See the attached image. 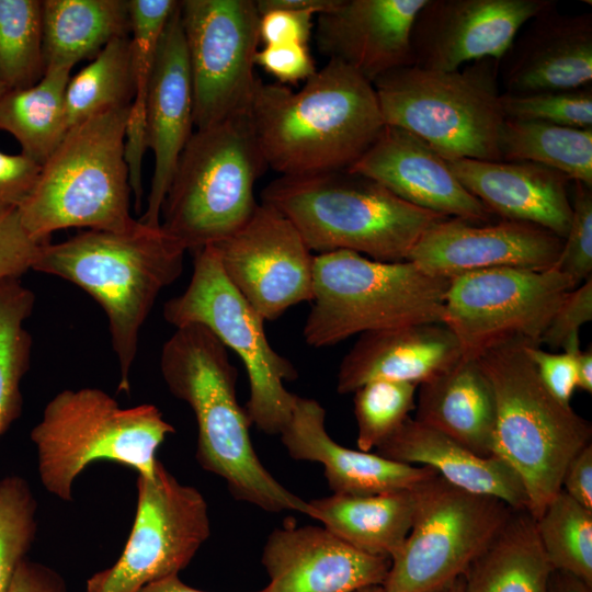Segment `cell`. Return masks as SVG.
<instances>
[{
	"mask_svg": "<svg viewBox=\"0 0 592 592\" xmlns=\"http://www.w3.org/2000/svg\"><path fill=\"white\" fill-rule=\"evenodd\" d=\"M148 148L146 104L133 101L125 126L123 157L137 210L141 207L144 194L143 159Z\"/></svg>",
	"mask_w": 592,
	"mask_h": 592,
	"instance_id": "cell-47",
	"label": "cell"
},
{
	"mask_svg": "<svg viewBox=\"0 0 592 592\" xmlns=\"http://www.w3.org/2000/svg\"><path fill=\"white\" fill-rule=\"evenodd\" d=\"M261 198L294 225L311 252L346 250L384 262L407 261L423 234L447 218L349 169L281 175Z\"/></svg>",
	"mask_w": 592,
	"mask_h": 592,
	"instance_id": "cell-4",
	"label": "cell"
},
{
	"mask_svg": "<svg viewBox=\"0 0 592 592\" xmlns=\"http://www.w3.org/2000/svg\"><path fill=\"white\" fill-rule=\"evenodd\" d=\"M357 592H385V591L382 585H375V587L362 589Z\"/></svg>",
	"mask_w": 592,
	"mask_h": 592,
	"instance_id": "cell-57",
	"label": "cell"
},
{
	"mask_svg": "<svg viewBox=\"0 0 592 592\" xmlns=\"http://www.w3.org/2000/svg\"><path fill=\"white\" fill-rule=\"evenodd\" d=\"M526 24L500 60L504 93L592 86V13L563 14L554 4Z\"/></svg>",
	"mask_w": 592,
	"mask_h": 592,
	"instance_id": "cell-23",
	"label": "cell"
},
{
	"mask_svg": "<svg viewBox=\"0 0 592 592\" xmlns=\"http://www.w3.org/2000/svg\"><path fill=\"white\" fill-rule=\"evenodd\" d=\"M554 572L534 517L513 510L464 574L466 592H548Z\"/></svg>",
	"mask_w": 592,
	"mask_h": 592,
	"instance_id": "cell-30",
	"label": "cell"
},
{
	"mask_svg": "<svg viewBox=\"0 0 592 592\" xmlns=\"http://www.w3.org/2000/svg\"><path fill=\"white\" fill-rule=\"evenodd\" d=\"M501 104L505 118L592 127V86L527 94L502 92Z\"/></svg>",
	"mask_w": 592,
	"mask_h": 592,
	"instance_id": "cell-40",
	"label": "cell"
},
{
	"mask_svg": "<svg viewBox=\"0 0 592 592\" xmlns=\"http://www.w3.org/2000/svg\"><path fill=\"white\" fill-rule=\"evenodd\" d=\"M458 181L502 219L528 223L565 239L572 205L570 180L559 171L528 161L446 160Z\"/></svg>",
	"mask_w": 592,
	"mask_h": 592,
	"instance_id": "cell-25",
	"label": "cell"
},
{
	"mask_svg": "<svg viewBox=\"0 0 592 592\" xmlns=\"http://www.w3.org/2000/svg\"><path fill=\"white\" fill-rule=\"evenodd\" d=\"M194 253L193 273L185 291L163 306V318L175 328L198 323L207 328L246 367L249 379L247 413L266 434H281L288 423L297 395L284 383L297 378L294 365L270 344L264 319L225 275L217 250Z\"/></svg>",
	"mask_w": 592,
	"mask_h": 592,
	"instance_id": "cell-11",
	"label": "cell"
},
{
	"mask_svg": "<svg viewBox=\"0 0 592 592\" xmlns=\"http://www.w3.org/2000/svg\"><path fill=\"white\" fill-rule=\"evenodd\" d=\"M71 69L48 67L36 84L9 90L0 98V130L13 135L21 153L41 166L68 132L65 94Z\"/></svg>",
	"mask_w": 592,
	"mask_h": 592,
	"instance_id": "cell-32",
	"label": "cell"
},
{
	"mask_svg": "<svg viewBox=\"0 0 592 592\" xmlns=\"http://www.w3.org/2000/svg\"><path fill=\"white\" fill-rule=\"evenodd\" d=\"M572 214L556 269L577 287L592 277V187L574 182Z\"/></svg>",
	"mask_w": 592,
	"mask_h": 592,
	"instance_id": "cell-42",
	"label": "cell"
},
{
	"mask_svg": "<svg viewBox=\"0 0 592 592\" xmlns=\"http://www.w3.org/2000/svg\"><path fill=\"white\" fill-rule=\"evenodd\" d=\"M309 516L353 547L392 558L412 525L413 489L371 496L332 494L308 501Z\"/></svg>",
	"mask_w": 592,
	"mask_h": 592,
	"instance_id": "cell-29",
	"label": "cell"
},
{
	"mask_svg": "<svg viewBox=\"0 0 592 592\" xmlns=\"http://www.w3.org/2000/svg\"><path fill=\"white\" fill-rule=\"evenodd\" d=\"M37 502L20 476L0 479V592H7L36 536Z\"/></svg>",
	"mask_w": 592,
	"mask_h": 592,
	"instance_id": "cell-39",
	"label": "cell"
},
{
	"mask_svg": "<svg viewBox=\"0 0 592 592\" xmlns=\"http://www.w3.org/2000/svg\"><path fill=\"white\" fill-rule=\"evenodd\" d=\"M544 553L554 570L592 588V511L562 489L535 520Z\"/></svg>",
	"mask_w": 592,
	"mask_h": 592,
	"instance_id": "cell-36",
	"label": "cell"
},
{
	"mask_svg": "<svg viewBox=\"0 0 592 592\" xmlns=\"http://www.w3.org/2000/svg\"><path fill=\"white\" fill-rule=\"evenodd\" d=\"M288 455L297 460L320 463L334 494L371 496L413 489L437 473L351 449L337 443L326 429V410L315 399L297 396L292 417L281 432Z\"/></svg>",
	"mask_w": 592,
	"mask_h": 592,
	"instance_id": "cell-24",
	"label": "cell"
},
{
	"mask_svg": "<svg viewBox=\"0 0 592 592\" xmlns=\"http://www.w3.org/2000/svg\"><path fill=\"white\" fill-rule=\"evenodd\" d=\"M129 106L71 127L42 164L35 186L18 207L32 238L49 242L50 235L60 229L123 231L136 224L129 212L132 190L123 157Z\"/></svg>",
	"mask_w": 592,
	"mask_h": 592,
	"instance_id": "cell-6",
	"label": "cell"
},
{
	"mask_svg": "<svg viewBox=\"0 0 592 592\" xmlns=\"http://www.w3.org/2000/svg\"><path fill=\"white\" fill-rule=\"evenodd\" d=\"M350 171L403 201L446 217L488 223L493 214L458 181L446 160L415 135L385 125Z\"/></svg>",
	"mask_w": 592,
	"mask_h": 592,
	"instance_id": "cell-20",
	"label": "cell"
},
{
	"mask_svg": "<svg viewBox=\"0 0 592 592\" xmlns=\"http://www.w3.org/2000/svg\"><path fill=\"white\" fill-rule=\"evenodd\" d=\"M185 251L161 226L138 219L127 230H87L39 251L32 270L71 282L103 308L119 391L130 392L140 329L160 292L181 275Z\"/></svg>",
	"mask_w": 592,
	"mask_h": 592,
	"instance_id": "cell-3",
	"label": "cell"
},
{
	"mask_svg": "<svg viewBox=\"0 0 592 592\" xmlns=\"http://www.w3.org/2000/svg\"><path fill=\"white\" fill-rule=\"evenodd\" d=\"M42 166L31 158L0 151V209L18 208L36 184Z\"/></svg>",
	"mask_w": 592,
	"mask_h": 592,
	"instance_id": "cell-48",
	"label": "cell"
},
{
	"mask_svg": "<svg viewBox=\"0 0 592 592\" xmlns=\"http://www.w3.org/2000/svg\"><path fill=\"white\" fill-rule=\"evenodd\" d=\"M133 527L117 560L92 574L84 592H139L179 576L210 535L208 505L158 462L152 477L137 475Z\"/></svg>",
	"mask_w": 592,
	"mask_h": 592,
	"instance_id": "cell-13",
	"label": "cell"
},
{
	"mask_svg": "<svg viewBox=\"0 0 592 592\" xmlns=\"http://www.w3.org/2000/svg\"><path fill=\"white\" fill-rule=\"evenodd\" d=\"M561 489L585 509L592 511V444L583 447L567 465Z\"/></svg>",
	"mask_w": 592,
	"mask_h": 592,
	"instance_id": "cell-51",
	"label": "cell"
},
{
	"mask_svg": "<svg viewBox=\"0 0 592 592\" xmlns=\"http://www.w3.org/2000/svg\"><path fill=\"white\" fill-rule=\"evenodd\" d=\"M255 65L282 84L306 81L317 71L308 45L299 43L263 46L255 54Z\"/></svg>",
	"mask_w": 592,
	"mask_h": 592,
	"instance_id": "cell-46",
	"label": "cell"
},
{
	"mask_svg": "<svg viewBox=\"0 0 592 592\" xmlns=\"http://www.w3.org/2000/svg\"><path fill=\"white\" fill-rule=\"evenodd\" d=\"M7 592H69L65 579L53 568L25 558Z\"/></svg>",
	"mask_w": 592,
	"mask_h": 592,
	"instance_id": "cell-50",
	"label": "cell"
},
{
	"mask_svg": "<svg viewBox=\"0 0 592 592\" xmlns=\"http://www.w3.org/2000/svg\"><path fill=\"white\" fill-rule=\"evenodd\" d=\"M46 68L93 59L113 39L129 35L126 0H44Z\"/></svg>",
	"mask_w": 592,
	"mask_h": 592,
	"instance_id": "cell-31",
	"label": "cell"
},
{
	"mask_svg": "<svg viewBox=\"0 0 592 592\" xmlns=\"http://www.w3.org/2000/svg\"><path fill=\"white\" fill-rule=\"evenodd\" d=\"M135 95L128 35L111 41L70 77L65 94L68 129L100 113L129 106Z\"/></svg>",
	"mask_w": 592,
	"mask_h": 592,
	"instance_id": "cell-34",
	"label": "cell"
},
{
	"mask_svg": "<svg viewBox=\"0 0 592 592\" xmlns=\"http://www.w3.org/2000/svg\"><path fill=\"white\" fill-rule=\"evenodd\" d=\"M266 168L248 114L196 129L166 194L161 228L186 251L227 239L257 208L254 186Z\"/></svg>",
	"mask_w": 592,
	"mask_h": 592,
	"instance_id": "cell-7",
	"label": "cell"
},
{
	"mask_svg": "<svg viewBox=\"0 0 592 592\" xmlns=\"http://www.w3.org/2000/svg\"><path fill=\"white\" fill-rule=\"evenodd\" d=\"M174 428L150 403L122 408L104 390L65 389L45 406L30 437L46 491L72 501L77 477L96 460H110L152 477L159 446Z\"/></svg>",
	"mask_w": 592,
	"mask_h": 592,
	"instance_id": "cell-9",
	"label": "cell"
},
{
	"mask_svg": "<svg viewBox=\"0 0 592 592\" xmlns=\"http://www.w3.org/2000/svg\"><path fill=\"white\" fill-rule=\"evenodd\" d=\"M448 281L409 260L384 262L346 250L317 254L304 340L325 348L369 331L443 323Z\"/></svg>",
	"mask_w": 592,
	"mask_h": 592,
	"instance_id": "cell-8",
	"label": "cell"
},
{
	"mask_svg": "<svg viewBox=\"0 0 592 592\" xmlns=\"http://www.w3.org/2000/svg\"><path fill=\"white\" fill-rule=\"evenodd\" d=\"M445 592H466L464 576L456 580Z\"/></svg>",
	"mask_w": 592,
	"mask_h": 592,
	"instance_id": "cell-56",
	"label": "cell"
},
{
	"mask_svg": "<svg viewBox=\"0 0 592 592\" xmlns=\"http://www.w3.org/2000/svg\"><path fill=\"white\" fill-rule=\"evenodd\" d=\"M160 371L170 392L194 412L195 457L204 470L223 478L236 500L267 512L309 516L308 502L282 486L259 459L249 432L252 423L237 398L238 371L228 349L207 328H175L162 346Z\"/></svg>",
	"mask_w": 592,
	"mask_h": 592,
	"instance_id": "cell-2",
	"label": "cell"
},
{
	"mask_svg": "<svg viewBox=\"0 0 592 592\" xmlns=\"http://www.w3.org/2000/svg\"><path fill=\"white\" fill-rule=\"evenodd\" d=\"M310 11L284 9L269 10L260 14V42L267 45L299 43L308 45L312 30L314 16Z\"/></svg>",
	"mask_w": 592,
	"mask_h": 592,
	"instance_id": "cell-49",
	"label": "cell"
},
{
	"mask_svg": "<svg viewBox=\"0 0 592 592\" xmlns=\"http://www.w3.org/2000/svg\"><path fill=\"white\" fill-rule=\"evenodd\" d=\"M577 388L592 392V349L579 350L576 354Z\"/></svg>",
	"mask_w": 592,
	"mask_h": 592,
	"instance_id": "cell-53",
	"label": "cell"
},
{
	"mask_svg": "<svg viewBox=\"0 0 592 592\" xmlns=\"http://www.w3.org/2000/svg\"><path fill=\"white\" fill-rule=\"evenodd\" d=\"M576 286L556 267H496L449 277L444 321L463 355L476 357L488 348L524 338L539 344L553 314Z\"/></svg>",
	"mask_w": 592,
	"mask_h": 592,
	"instance_id": "cell-15",
	"label": "cell"
},
{
	"mask_svg": "<svg viewBox=\"0 0 592 592\" xmlns=\"http://www.w3.org/2000/svg\"><path fill=\"white\" fill-rule=\"evenodd\" d=\"M129 43L136 82L134 101L146 104L147 90L158 47L167 23L178 7L175 0H127Z\"/></svg>",
	"mask_w": 592,
	"mask_h": 592,
	"instance_id": "cell-41",
	"label": "cell"
},
{
	"mask_svg": "<svg viewBox=\"0 0 592 592\" xmlns=\"http://www.w3.org/2000/svg\"><path fill=\"white\" fill-rule=\"evenodd\" d=\"M548 592H592V588L568 573L554 570Z\"/></svg>",
	"mask_w": 592,
	"mask_h": 592,
	"instance_id": "cell-54",
	"label": "cell"
},
{
	"mask_svg": "<svg viewBox=\"0 0 592 592\" xmlns=\"http://www.w3.org/2000/svg\"><path fill=\"white\" fill-rule=\"evenodd\" d=\"M426 0H341L317 15L319 50L350 66L372 83L413 66L411 33Z\"/></svg>",
	"mask_w": 592,
	"mask_h": 592,
	"instance_id": "cell-22",
	"label": "cell"
},
{
	"mask_svg": "<svg viewBox=\"0 0 592 592\" xmlns=\"http://www.w3.org/2000/svg\"><path fill=\"white\" fill-rule=\"evenodd\" d=\"M341 0H258L259 13L269 10L284 9L294 11H310L316 15L334 9Z\"/></svg>",
	"mask_w": 592,
	"mask_h": 592,
	"instance_id": "cell-52",
	"label": "cell"
},
{
	"mask_svg": "<svg viewBox=\"0 0 592 592\" xmlns=\"http://www.w3.org/2000/svg\"><path fill=\"white\" fill-rule=\"evenodd\" d=\"M48 242L32 238L23 228L18 208L0 209V281L21 276Z\"/></svg>",
	"mask_w": 592,
	"mask_h": 592,
	"instance_id": "cell-44",
	"label": "cell"
},
{
	"mask_svg": "<svg viewBox=\"0 0 592 592\" xmlns=\"http://www.w3.org/2000/svg\"><path fill=\"white\" fill-rule=\"evenodd\" d=\"M592 320V277L569 291L553 314L539 345L565 350L580 349V328Z\"/></svg>",
	"mask_w": 592,
	"mask_h": 592,
	"instance_id": "cell-43",
	"label": "cell"
},
{
	"mask_svg": "<svg viewBox=\"0 0 592 592\" xmlns=\"http://www.w3.org/2000/svg\"><path fill=\"white\" fill-rule=\"evenodd\" d=\"M45 71L42 1L0 0V80L9 90L26 89Z\"/></svg>",
	"mask_w": 592,
	"mask_h": 592,
	"instance_id": "cell-37",
	"label": "cell"
},
{
	"mask_svg": "<svg viewBox=\"0 0 592 592\" xmlns=\"http://www.w3.org/2000/svg\"><path fill=\"white\" fill-rule=\"evenodd\" d=\"M193 111L192 78L178 3L162 34L147 90L146 117L153 172L147 207L138 219L145 225L160 226L166 194L181 152L193 134Z\"/></svg>",
	"mask_w": 592,
	"mask_h": 592,
	"instance_id": "cell-21",
	"label": "cell"
},
{
	"mask_svg": "<svg viewBox=\"0 0 592 592\" xmlns=\"http://www.w3.org/2000/svg\"><path fill=\"white\" fill-rule=\"evenodd\" d=\"M197 129L248 114L257 77L260 13L253 0L179 1Z\"/></svg>",
	"mask_w": 592,
	"mask_h": 592,
	"instance_id": "cell-14",
	"label": "cell"
},
{
	"mask_svg": "<svg viewBox=\"0 0 592 592\" xmlns=\"http://www.w3.org/2000/svg\"><path fill=\"white\" fill-rule=\"evenodd\" d=\"M213 246L229 282L264 320L311 301L315 255L272 206L258 204L238 231Z\"/></svg>",
	"mask_w": 592,
	"mask_h": 592,
	"instance_id": "cell-16",
	"label": "cell"
},
{
	"mask_svg": "<svg viewBox=\"0 0 592 592\" xmlns=\"http://www.w3.org/2000/svg\"><path fill=\"white\" fill-rule=\"evenodd\" d=\"M504 161H528L592 187V127L504 118L499 134Z\"/></svg>",
	"mask_w": 592,
	"mask_h": 592,
	"instance_id": "cell-33",
	"label": "cell"
},
{
	"mask_svg": "<svg viewBox=\"0 0 592 592\" xmlns=\"http://www.w3.org/2000/svg\"><path fill=\"white\" fill-rule=\"evenodd\" d=\"M562 244L560 237L528 223L447 217L423 234L408 260L447 278L496 267L549 270L556 267Z\"/></svg>",
	"mask_w": 592,
	"mask_h": 592,
	"instance_id": "cell-18",
	"label": "cell"
},
{
	"mask_svg": "<svg viewBox=\"0 0 592 592\" xmlns=\"http://www.w3.org/2000/svg\"><path fill=\"white\" fill-rule=\"evenodd\" d=\"M139 592H206L194 589L180 580L179 576H171L159 581L152 582ZM257 592H261L257 591Z\"/></svg>",
	"mask_w": 592,
	"mask_h": 592,
	"instance_id": "cell-55",
	"label": "cell"
},
{
	"mask_svg": "<svg viewBox=\"0 0 592 592\" xmlns=\"http://www.w3.org/2000/svg\"><path fill=\"white\" fill-rule=\"evenodd\" d=\"M248 115L267 168L286 177L348 169L385 127L373 83L337 59L297 91L260 80Z\"/></svg>",
	"mask_w": 592,
	"mask_h": 592,
	"instance_id": "cell-1",
	"label": "cell"
},
{
	"mask_svg": "<svg viewBox=\"0 0 592 592\" xmlns=\"http://www.w3.org/2000/svg\"><path fill=\"white\" fill-rule=\"evenodd\" d=\"M525 349L545 387L559 401L570 405L577 388L576 354L580 349L553 353L535 341H528Z\"/></svg>",
	"mask_w": 592,
	"mask_h": 592,
	"instance_id": "cell-45",
	"label": "cell"
},
{
	"mask_svg": "<svg viewBox=\"0 0 592 592\" xmlns=\"http://www.w3.org/2000/svg\"><path fill=\"white\" fill-rule=\"evenodd\" d=\"M411 530L383 583L385 592H445L462 578L513 509L453 486L439 474L413 488Z\"/></svg>",
	"mask_w": 592,
	"mask_h": 592,
	"instance_id": "cell-12",
	"label": "cell"
},
{
	"mask_svg": "<svg viewBox=\"0 0 592 592\" xmlns=\"http://www.w3.org/2000/svg\"><path fill=\"white\" fill-rule=\"evenodd\" d=\"M9 89L3 84V82L0 80V98L7 92Z\"/></svg>",
	"mask_w": 592,
	"mask_h": 592,
	"instance_id": "cell-58",
	"label": "cell"
},
{
	"mask_svg": "<svg viewBox=\"0 0 592 592\" xmlns=\"http://www.w3.org/2000/svg\"><path fill=\"white\" fill-rule=\"evenodd\" d=\"M418 387L414 420L480 456L493 455L496 401L476 357L463 355Z\"/></svg>",
	"mask_w": 592,
	"mask_h": 592,
	"instance_id": "cell-28",
	"label": "cell"
},
{
	"mask_svg": "<svg viewBox=\"0 0 592 592\" xmlns=\"http://www.w3.org/2000/svg\"><path fill=\"white\" fill-rule=\"evenodd\" d=\"M385 125L402 128L445 160L499 161L505 118L500 61L485 58L452 71L408 66L373 82Z\"/></svg>",
	"mask_w": 592,
	"mask_h": 592,
	"instance_id": "cell-10",
	"label": "cell"
},
{
	"mask_svg": "<svg viewBox=\"0 0 592 592\" xmlns=\"http://www.w3.org/2000/svg\"><path fill=\"white\" fill-rule=\"evenodd\" d=\"M553 0H426L411 33L414 66L452 71L485 58L501 60L526 23Z\"/></svg>",
	"mask_w": 592,
	"mask_h": 592,
	"instance_id": "cell-17",
	"label": "cell"
},
{
	"mask_svg": "<svg viewBox=\"0 0 592 592\" xmlns=\"http://www.w3.org/2000/svg\"><path fill=\"white\" fill-rule=\"evenodd\" d=\"M524 338L499 342L476 356L496 401L492 453L520 476L528 512L538 519L561 490L569 462L591 443V423L543 384Z\"/></svg>",
	"mask_w": 592,
	"mask_h": 592,
	"instance_id": "cell-5",
	"label": "cell"
},
{
	"mask_svg": "<svg viewBox=\"0 0 592 592\" xmlns=\"http://www.w3.org/2000/svg\"><path fill=\"white\" fill-rule=\"evenodd\" d=\"M463 356L458 339L444 323H415L360 334L340 363L337 390L353 394L373 380L420 385Z\"/></svg>",
	"mask_w": 592,
	"mask_h": 592,
	"instance_id": "cell-26",
	"label": "cell"
},
{
	"mask_svg": "<svg viewBox=\"0 0 592 592\" xmlns=\"http://www.w3.org/2000/svg\"><path fill=\"white\" fill-rule=\"evenodd\" d=\"M418 386L409 382L379 379L353 392L360 451L377 448L403 424L415 409Z\"/></svg>",
	"mask_w": 592,
	"mask_h": 592,
	"instance_id": "cell-38",
	"label": "cell"
},
{
	"mask_svg": "<svg viewBox=\"0 0 592 592\" xmlns=\"http://www.w3.org/2000/svg\"><path fill=\"white\" fill-rule=\"evenodd\" d=\"M391 460L428 466L468 492L489 496L513 510H527L528 498L517 473L497 455L480 456L449 436L408 418L377 447Z\"/></svg>",
	"mask_w": 592,
	"mask_h": 592,
	"instance_id": "cell-27",
	"label": "cell"
},
{
	"mask_svg": "<svg viewBox=\"0 0 592 592\" xmlns=\"http://www.w3.org/2000/svg\"><path fill=\"white\" fill-rule=\"evenodd\" d=\"M35 296L18 277L0 281V436L23 408L21 382L31 365L32 337L24 328Z\"/></svg>",
	"mask_w": 592,
	"mask_h": 592,
	"instance_id": "cell-35",
	"label": "cell"
},
{
	"mask_svg": "<svg viewBox=\"0 0 592 592\" xmlns=\"http://www.w3.org/2000/svg\"><path fill=\"white\" fill-rule=\"evenodd\" d=\"M269 576L261 592H357L383 585L390 558L364 553L325 526L286 522L263 547Z\"/></svg>",
	"mask_w": 592,
	"mask_h": 592,
	"instance_id": "cell-19",
	"label": "cell"
}]
</instances>
